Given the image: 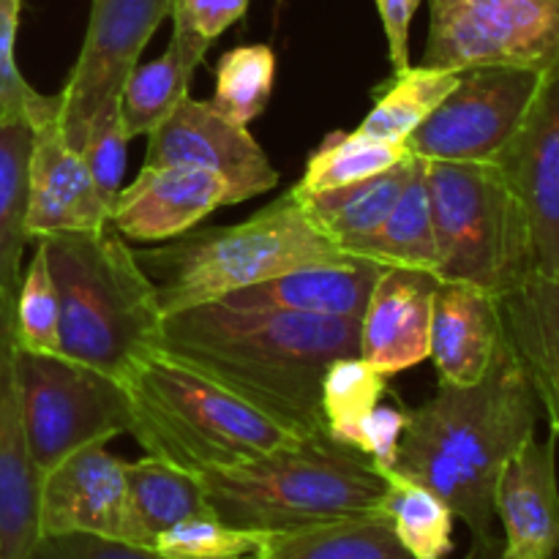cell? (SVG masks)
<instances>
[{
  "mask_svg": "<svg viewBox=\"0 0 559 559\" xmlns=\"http://www.w3.org/2000/svg\"><path fill=\"white\" fill-rule=\"evenodd\" d=\"M158 353L218 382L295 437L325 435L322 374L336 358L360 355V320L186 306L164 314Z\"/></svg>",
  "mask_w": 559,
  "mask_h": 559,
  "instance_id": "obj_1",
  "label": "cell"
},
{
  "mask_svg": "<svg viewBox=\"0 0 559 559\" xmlns=\"http://www.w3.org/2000/svg\"><path fill=\"white\" fill-rule=\"evenodd\" d=\"M540 402L502 331L484 380L440 385L435 399L409 409L391 473L435 491L473 533L495 538V491L508 459L535 437Z\"/></svg>",
  "mask_w": 559,
  "mask_h": 559,
  "instance_id": "obj_2",
  "label": "cell"
},
{
  "mask_svg": "<svg viewBox=\"0 0 559 559\" xmlns=\"http://www.w3.org/2000/svg\"><path fill=\"white\" fill-rule=\"evenodd\" d=\"M36 243L58 293V353L123 382L158 349L164 320L136 254L112 227Z\"/></svg>",
  "mask_w": 559,
  "mask_h": 559,
  "instance_id": "obj_3",
  "label": "cell"
},
{
  "mask_svg": "<svg viewBox=\"0 0 559 559\" xmlns=\"http://www.w3.org/2000/svg\"><path fill=\"white\" fill-rule=\"evenodd\" d=\"M213 516L240 530L282 535L380 513L388 475L331 435L298 437L235 467L200 475Z\"/></svg>",
  "mask_w": 559,
  "mask_h": 559,
  "instance_id": "obj_4",
  "label": "cell"
},
{
  "mask_svg": "<svg viewBox=\"0 0 559 559\" xmlns=\"http://www.w3.org/2000/svg\"><path fill=\"white\" fill-rule=\"evenodd\" d=\"M136 254V251H134ZM164 314L222 300L238 289L320 262L358 260L338 249L293 189L229 227L191 229L162 249L136 254Z\"/></svg>",
  "mask_w": 559,
  "mask_h": 559,
  "instance_id": "obj_5",
  "label": "cell"
},
{
  "mask_svg": "<svg viewBox=\"0 0 559 559\" xmlns=\"http://www.w3.org/2000/svg\"><path fill=\"white\" fill-rule=\"evenodd\" d=\"M131 437L147 456L191 475L235 467L298 440L227 388L164 353L147 355L123 380Z\"/></svg>",
  "mask_w": 559,
  "mask_h": 559,
  "instance_id": "obj_6",
  "label": "cell"
},
{
  "mask_svg": "<svg viewBox=\"0 0 559 559\" xmlns=\"http://www.w3.org/2000/svg\"><path fill=\"white\" fill-rule=\"evenodd\" d=\"M437 238V278L495 298L535 276L522 202L497 164L424 162Z\"/></svg>",
  "mask_w": 559,
  "mask_h": 559,
  "instance_id": "obj_7",
  "label": "cell"
},
{
  "mask_svg": "<svg viewBox=\"0 0 559 559\" xmlns=\"http://www.w3.org/2000/svg\"><path fill=\"white\" fill-rule=\"evenodd\" d=\"M22 418L38 475L93 442L131 435L123 382L60 353L16 347Z\"/></svg>",
  "mask_w": 559,
  "mask_h": 559,
  "instance_id": "obj_8",
  "label": "cell"
},
{
  "mask_svg": "<svg viewBox=\"0 0 559 559\" xmlns=\"http://www.w3.org/2000/svg\"><path fill=\"white\" fill-rule=\"evenodd\" d=\"M420 66L559 69V0H429Z\"/></svg>",
  "mask_w": 559,
  "mask_h": 559,
  "instance_id": "obj_9",
  "label": "cell"
},
{
  "mask_svg": "<svg viewBox=\"0 0 559 559\" xmlns=\"http://www.w3.org/2000/svg\"><path fill=\"white\" fill-rule=\"evenodd\" d=\"M544 71L473 66L409 134L407 151L424 162L497 164L533 109Z\"/></svg>",
  "mask_w": 559,
  "mask_h": 559,
  "instance_id": "obj_10",
  "label": "cell"
},
{
  "mask_svg": "<svg viewBox=\"0 0 559 559\" xmlns=\"http://www.w3.org/2000/svg\"><path fill=\"white\" fill-rule=\"evenodd\" d=\"M169 14L173 0H93L80 58L60 91L58 123L74 151L85 145L93 118L120 102L142 49Z\"/></svg>",
  "mask_w": 559,
  "mask_h": 559,
  "instance_id": "obj_11",
  "label": "cell"
},
{
  "mask_svg": "<svg viewBox=\"0 0 559 559\" xmlns=\"http://www.w3.org/2000/svg\"><path fill=\"white\" fill-rule=\"evenodd\" d=\"M197 167L227 180L233 202L276 189L278 173L249 129L213 107V102L183 98L173 115L147 134L142 167Z\"/></svg>",
  "mask_w": 559,
  "mask_h": 559,
  "instance_id": "obj_12",
  "label": "cell"
},
{
  "mask_svg": "<svg viewBox=\"0 0 559 559\" xmlns=\"http://www.w3.org/2000/svg\"><path fill=\"white\" fill-rule=\"evenodd\" d=\"M497 167L522 202L535 276L559 278V69L544 74L527 120Z\"/></svg>",
  "mask_w": 559,
  "mask_h": 559,
  "instance_id": "obj_13",
  "label": "cell"
},
{
  "mask_svg": "<svg viewBox=\"0 0 559 559\" xmlns=\"http://www.w3.org/2000/svg\"><path fill=\"white\" fill-rule=\"evenodd\" d=\"M104 535L131 540L126 462L93 442L60 459L38 484V535Z\"/></svg>",
  "mask_w": 559,
  "mask_h": 559,
  "instance_id": "obj_14",
  "label": "cell"
},
{
  "mask_svg": "<svg viewBox=\"0 0 559 559\" xmlns=\"http://www.w3.org/2000/svg\"><path fill=\"white\" fill-rule=\"evenodd\" d=\"M16 295H0V559H27L38 535V475L16 382Z\"/></svg>",
  "mask_w": 559,
  "mask_h": 559,
  "instance_id": "obj_15",
  "label": "cell"
},
{
  "mask_svg": "<svg viewBox=\"0 0 559 559\" xmlns=\"http://www.w3.org/2000/svg\"><path fill=\"white\" fill-rule=\"evenodd\" d=\"M109 211L98 197L85 158L66 142L58 118L33 126L27 169V216L31 240L66 233H102Z\"/></svg>",
  "mask_w": 559,
  "mask_h": 559,
  "instance_id": "obj_16",
  "label": "cell"
},
{
  "mask_svg": "<svg viewBox=\"0 0 559 559\" xmlns=\"http://www.w3.org/2000/svg\"><path fill=\"white\" fill-rule=\"evenodd\" d=\"M235 205L227 180L197 167H142L123 186L109 213V227L136 243L175 240L191 233L202 218Z\"/></svg>",
  "mask_w": 559,
  "mask_h": 559,
  "instance_id": "obj_17",
  "label": "cell"
},
{
  "mask_svg": "<svg viewBox=\"0 0 559 559\" xmlns=\"http://www.w3.org/2000/svg\"><path fill=\"white\" fill-rule=\"evenodd\" d=\"M437 273L385 267L360 317V358L393 377L429 358Z\"/></svg>",
  "mask_w": 559,
  "mask_h": 559,
  "instance_id": "obj_18",
  "label": "cell"
},
{
  "mask_svg": "<svg viewBox=\"0 0 559 559\" xmlns=\"http://www.w3.org/2000/svg\"><path fill=\"white\" fill-rule=\"evenodd\" d=\"M495 516L511 559H555L559 551V484L555 437L524 442L502 467Z\"/></svg>",
  "mask_w": 559,
  "mask_h": 559,
  "instance_id": "obj_19",
  "label": "cell"
},
{
  "mask_svg": "<svg viewBox=\"0 0 559 559\" xmlns=\"http://www.w3.org/2000/svg\"><path fill=\"white\" fill-rule=\"evenodd\" d=\"M502 338L500 300L464 282H440L431 311V349L440 385L467 388L484 380Z\"/></svg>",
  "mask_w": 559,
  "mask_h": 559,
  "instance_id": "obj_20",
  "label": "cell"
},
{
  "mask_svg": "<svg viewBox=\"0 0 559 559\" xmlns=\"http://www.w3.org/2000/svg\"><path fill=\"white\" fill-rule=\"evenodd\" d=\"M385 271L371 260L320 262L282 273L276 278L238 289L213 304L246 311H289L309 317L360 320L377 276Z\"/></svg>",
  "mask_w": 559,
  "mask_h": 559,
  "instance_id": "obj_21",
  "label": "cell"
},
{
  "mask_svg": "<svg viewBox=\"0 0 559 559\" xmlns=\"http://www.w3.org/2000/svg\"><path fill=\"white\" fill-rule=\"evenodd\" d=\"M497 300L502 331L549 415L559 448V278L530 276Z\"/></svg>",
  "mask_w": 559,
  "mask_h": 559,
  "instance_id": "obj_22",
  "label": "cell"
},
{
  "mask_svg": "<svg viewBox=\"0 0 559 559\" xmlns=\"http://www.w3.org/2000/svg\"><path fill=\"white\" fill-rule=\"evenodd\" d=\"M126 491L131 544L156 546L158 535L175 524L213 513L200 475L186 473L147 453L136 462H126Z\"/></svg>",
  "mask_w": 559,
  "mask_h": 559,
  "instance_id": "obj_23",
  "label": "cell"
},
{
  "mask_svg": "<svg viewBox=\"0 0 559 559\" xmlns=\"http://www.w3.org/2000/svg\"><path fill=\"white\" fill-rule=\"evenodd\" d=\"M413 153L393 164L391 169L371 178L360 180V183L342 186V189H328V191H295L304 200L306 211L317 222V227L333 240L342 251L353 257L355 246L364 243L366 238L380 229L385 222L391 207L396 205L399 194H402L404 183L413 169Z\"/></svg>",
  "mask_w": 559,
  "mask_h": 559,
  "instance_id": "obj_24",
  "label": "cell"
},
{
  "mask_svg": "<svg viewBox=\"0 0 559 559\" xmlns=\"http://www.w3.org/2000/svg\"><path fill=\"white\" fill-rule=\"evenodd\" d=\"M205 55V47L173 33L169 47L156 60L131 71L120 93V115L129 140L156 131L189 98L191 80Z\"/></svg>",
  "mask_w": 559,
  "mask_h": 559,
  "instance_id": "obj_25",
  "label": "cell"
},
{
  "mask_svg": "<svg viewBox=\"0 0 559 559\" xmlns=\"http://www.w3.org/2000/svg\"><path fill=\"white\" fill-rule=\"evenodd\" d=\"M353 257L371 260L382 267H413V271L437 273L435 218H431L424 158H413V169L396 205L391 207L388 218L371 238L355 246Z\"/></svg>",
  "mask_w": 559,
  "mask_h": 559,
  "instance_id": "obj_26",
  "label": "cell"
},
{
  "mask_svg": "<svg viewBox=\"0 0 559 559\" xmlns=\"http://www.w3.org/2000/svg\"><path fill=\"white\" fill-rule=\"evenodd\" d=\"M254 559H415L382 513L271 535Z\"/></svg>",
  "mask_w": 559,
  "mask_h": 559,
  "instance_id": "obj_27",
  "label": "cell"
},
{
  "mask_svg": "<svg viewBox=\"0 0 559 559\" xmlns=\"http://www.w3.org/2000/svg\"><path fill=\"white\" fill-rule=\"evenodd\" d=\"M33 123L0 120V295H16L25 246Z\"/></svg>",
  "mask_w": 559,
  "mask_h": 559,
  "instance_id": "obj_28",
  "label": "cell"
},
{
  "mask_svg": "<svg viewBox=\"0 0 559 559\" xmlns=\"http://www.w3.org/2000/svg\"><path fill=\"white\" fill-rule=\"evenodd\" d=\"M462 71L407 66L393 71V80L374 93V107L358 123L360 134L374 140L407 145L409 134L440 107L442 98L456 87Z\"/></svg>",
  "mask_w": 559,
  "mask_h": 559,
  "instance_id": "obj_29",
  "label": "cell"
},
{
  "mask_svg": "<svg viewBox=\"0 0 559 559\" xmlns=\"http://www.w3.org/2000/svg\"><path fill=\"white\" fill-rule=\"evenodd\" d=\"M393 533L415 559H448L453 551V511L426 486L388 473L380 508Z\"/></svg>",
  "mask_w": 559,
  "mask_h": 559,
  "instance_id": "obj_30",
  "label": "cell"
},
{
  "mask_svg": "<svg viewBox=\"0 0 559 559\" xmlns=\"http://www.w3.org/2000/svg\"><path fill=\"white\" fill-rule=\"evenodd\" d=\"M407 145L374 140L360 131H333L320 142L306 164V175L298 183L300 191H328L391 169L407 156Z\"/></svg>",
  "mask_w": 559,
  "mask_h": 559,
  "instance_id": "obj_31",
  "label": "cell"
},
{
  "mask_svg": "<svg viewBox=\"0 0 559 559\" xmlns=\"http://www.w3.org/2000/svg\"><path fill=\"white\" fill-rule=\"evenodd\" d=\"M391 393L388 377L374 366L366 364L360 355L336 358L322 374V415H325L328 435L349 445L360 420Z\"/></svg>",
  "mask_w": 559,
  "mask_h": 559,
  "instance_id": "obj_32",
  "label": "cell"
},
{
  "mask_svg": "<svg viewBox=\"0 0 559 559\" xmlns=\"http://www.w3.org/2000/svg\"><path fill=\"white\" fill-rule=\"evenodd\" d=\"M276 82V52L267 44H246L224 52L216 63V96L213 107L249 126L271 102Z\"/></svg>",
  "mask_w": 559,
  "mask_h": 559,
  "instance_id": "obj_33",
  "label": "cell"
},
{
  "mask_svg": "<svg viewBox=\"0 0 559 559\" xmlns=\"http://www.w3.org/2000/svg\"><path fill=\"white\" fill-rule=\"evenodd\" d=\"M267 538V533L233 527L207 513L158 535L156 549L167 559H254Z\"/></svg>",
  "mask_w": 559,
  "mask_h": 559,
  "instance_id": "obj_34",
  "label": "cell"
},
{
  "mask_svg": "<svg viewBox=\"0 0 559 559\" xmlns=\"http://www.w3.org/2000/svg\"><path fill=\"white\" fill-rule=\"evenodd\" d=\"M20 9L22 0H0V120H27L38 126L60 115V93H38L16 66Z\"/></svg>",
  "mask_w": 559,
  "mask_h": 559,
  "instance_id": "obj_35",
  "label": "cell"
},
{
  "mask_svg": "<svg viewBox=\"0 0 559 559\" xmlns=\"http://www.w3.org/2000/svg\"><path fill=\"white\" fill-rule=\"evenodd\" d=\"M14 331L16 347L33 353H58V293L38 243L16 289Z\"/></svg>",
  "mask_w": 559,
  "mask_h": 559,
  "instance_id": "obj_36",
  "label": "cell"
},
{
  "mask_svg": "<svg viewBox=\"0 0 559 559\" xmlns=\"http://www.w3.org/2000/svg\"><path fill=\"white\" fill-rule=\"evenodd\" d=\"M80 153L91 169L98 197L112 213L115 200L123 189L126 158H129V134H126L123 115H120V102L109 104L93 118Z\"/></svg>",
  "mask_w": 559,
  "mask_h": 559,
  "instance_id": "obj_37",
  "label": "cell"
},
{
  "mask_svg": "<svg viewBox=\"0 0 559 559\" xmlns=\"http://www.w3.org/2000/svg\"><path fill=\"white\" fill-rule=\"evenodd\" d=\"M407 420L409 409L404 407L402 399L391 391L364 420H360L349 445L358 448L360 453H366V456L388 475L393 469V464H396L399 442H402L404 429H407Z\"/></svg>",
  "mask_w": 559,
  "mask_h": 559,
  "instance_id": "obj_38",
  "label": "cell"
},
{
  "mask_svg": "<svg viewBox=\"0 0 559 559\" xmlns=\"http://www.w3.org/2000/svg\"><path fill=\"white\" fill-rule=\"evenodd\" d=\"M251 0H173V33L211 49L224 31L240 22Z\"/></svg>",
  "mask_w": 559,
  "mask_h": 559,
  "instance_id": "obj_39",
  "label": "cell"
},
{
  "mask_svg": "<svg viewBox=\"0 0 559 559\" xmlns=\"http://www.w3.org/2000/svg\"><path fill=\"white\" fill-rule=\"evenodd\" d=\"M27 559H167L156 546L131 544L104 535H41Z\"/></svg>",
  "mask_w": 559,
  "mask_h": 559,
  "instance_id": "obj_40",
  "label": "cell"
},
{
  "mask_svg": "<svg viewBox=\"0 0 559 559\" xmlns=\"http://www.w3.org/2000/svg\"><path fill=\"white\" fill-rule=\"evenodd\" d=\"M420 3L424 0H374L388 38V60H391L393 71H404L409 66V25L418 14Z\"/></svg>",
  "mask_w": 559,
  "mask_h": 559,
  "instance_id": "obj_41",
  "label": "cell"
},
{
  "mask_svg": "<svg viewBox=\"0 0 559 559\" xmlns=\"http://www.w3.org/2000/svg\"><path fill=\"white\" fill-rule=\"evenodd\" d=\"M467 559H511L502 549V544H497V538L480 540V544H473V551H469Z\"/></svg>",
  "mask_w": 559,
  "mask_h": 559,
  "instance_id": "obj_42",
  "label": "cell"
}]
</instances>
